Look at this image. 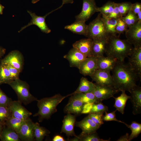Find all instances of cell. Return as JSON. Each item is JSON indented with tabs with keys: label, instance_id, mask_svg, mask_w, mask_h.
<instances>
[{
	"label": "cell",
	"instance_id": "1",
	"mask_svg": "<svg viewBox=\"0 0 141 141\" xmlns=\"http://www.w3.org/2000/svg\"><path fill=\"white\" fill-rule=\"evenodd\" d=\"M112 71L113 86L120 91H125L130 92L137 85L136 82L139 77L127 63L117 60Z\"/></svg>",
	"mask_w": 141,
	"mask_h": 141
},
{
	"label": "cell",
	"instance_id": "2",
	"mask_svg": "<svg viewBox=\"0 0 141 141\" xmlns=\"http://www.w3.org/2000/svg\"><path fill=\"white\" fill-rule=\"evenodd\" d=\"M133 47L126 39H121L117 35H109L105 54L107 56L124 62L132 52Z\"/></svg>",
	"mask_w": 141,
	"mask_h": 141
},
{
	"label": "cell",
	"instance_id": "3",
	"mask_svg": "<svg viewBox=\"0 0 141 141\" xmlns=\"http://www.w3.org/2000/svg\"><path fill=\"white\" fill-rule=\"evenodd\" d=\"M67 96H63L57 94L49 97L43 98L38 100V112L33 115L34 117L38 116L40 122L44 119H48L51 115L56 112V107Z\"/></svg>",
	"mask_w": 141,
	"mask_h": 141
},
{
	"label": "cell",
	"instance_id": "4",
	"mask_svg": "<svg viewBox=\"0 0 141 141\" xmlns=\"http://www.w3.org/2000/svg\"><path fill=\"white\" fill-rule=\"evenodd\" d=\"M8 84L15 92L18 100L24 105L38 101L37 98L30 93L29 85L26 82L19 78L11 81Z\"/></svg>",
	"mask_w": 141,
	"mask_h": 141
},
{
	"label": "cell",
	"instance_id": "5",
	"mask_svg": "<svg viewBox=\"0 0 141 141\" xmlns=\"http://www.w3.org/2000/svg\"><path fill=\"white\" fill-rule=\"evenodd\" d=\"M102 15L99 13L97 17L88 25L86 36L88 38L93 39L107 37L109 35L106 33L104 23Z\"/></svg>",
	"mask_w": 141,
	"mask_h": 141
},
{
	"label": "cell",
	"instance_id": "6",
	"mask_svg": "<svg viewBox=\"0 0 141 141\" xmlns=\"http://www.w3.org/2000/svg\"><path fill=\"white\" fill-rule=\"evenodd\" d=\"M94 89L92 92L99 102L113 97L120 91L113 86L102 85L94 83Z\"/></svg>",
	"mask_w": 141,
	"mask_h": 141
},
{
	"label": "cell",
	"instance_id": "7",
	"mask_svg": "<svg viewBox=\"0 0 141 141\" xmlns=\"http://www.w3.org/2000/svg\"><path fill=\"white\" fill-rule=\"evenodd\" d=\"M126 40L134 48L141 47V22H138L125 32Z\"/></svg>",
	"mask_w": 141,
	"mask_h": 141
},
{
	"label": "cell",
	"instance_id": "8",
	"mask_svg": "<svg viewBox=\"0 0 141 141\" xmlns=\"http://www.w3.org/2000/svg\"><path fill=\"white\" fill-rule=\"evenodd\" d=\"M82 8L79 14L75 16L76 21L86 22L96 12L97 7L95 0H83Z\"/></svg>",
	"mask_w": 141,
	"mask_h": 141
},
{
	"label": "cell",
	"instance_id": "9",
	"mask_svg": "<svg viewBox=\"0 0 141 141\" xmlns=\"http://www.w3.org/2000/svg\"><path fill=\"white\" fill-rule=\"evenodd\" d=\"M34 122L30 118L24 121L17 132L21 141L35 140L34 134Z\"/></svg>",
	"mask_w": 141,
	"mask_h": 141
},
{
	"label": "cell",
	"instance_id": "10",
	"mask_svg": "<svg viewBox=\"0 0 141 141\" xmlns=\"http://www.w3.org/2000/svg\"><path fill=\"white\" fill-rule=\"evenodd\" d=\"M57 9L47 14L44 16H38L34 13H32L29 10L27 11L28 13L30 14L32 17L30 22L27 25L21 28L19 31L20 32L27 27L32 25L37 26L40 29L41 31L43 32L46 33H50L51 31L50 29L48 27L46 24L45 19L46 17L54 11Z\"/></svg>",
	"mask_w": 141,
	"mask_h": 141
},
{
	"label": "cell",
	"instance_id": "11",
	"mask_svg": "<svg viewBox=\"0 0 141 141\" xmlns=\"http://www.w3.org/2000/svg\"><path fill=\"white\" fill-rule=\"evenodd\" d=\"M1 64H9L21 72L23 64V57L19 51H12L2 61Z\"/></svg>",
	"mask_w": 141,
	"mask_h": 141
},
{
	"label": "cell",
	"instance_id": "12",
	"mask_svg": "<svg viewBox=\"0 0 141 141\" xmlns=\"http://www.w3.org/2000/svg\"><path fill=\"white\" fill-rule=\"evenodd\" d=\"M19 100L13 101L9 106L11 112V116L22 120L29 118L32 113L27 110Z\"/></svg>",
	"mask_w": 141,
	"mask_h": 141
},
{
	"label": "cell",
	"instance_id": "13",
	"mask_svg": "<svg viewBox=\"0 0 141 141\" xmlns=\"http://www.w3.org/2000/svg\"><path fill=\"white\" fill-rule=\"evenodd\" d=\"M78 69L80 73L83 75L91 76L97 69V58L92 56L86 57Z\"/></svg>",
	"mask_w": 141,
	"mask_h": 141
},
{
	"label": "cell",
	"instance_id": "14",
	"mask_svg": "<svg viewBox=\"0 0 141 141\" xmlns=\"http://www.w3.org/2000/svg\"><path fill=\"white\" fill-rule=\"evenodd\" d=\"M127 63L140 78L141 75V47L134 48L129 55Z\"/></svg>",
	"mask_w": 141,
	"mask_h": 141
},
{
	"label": "cell",
	"instance_id": "15",
	"mask_svg": "<svg viewBox=\"0 0 141 141\" xmlns=\"http://www.w3.org/2000/svg\"><path fill=\"white\" fill-rule=\"evenodd\" d=\"M90 77L97 84L113 86V78L110 72L97 69Z\"/></svg>",
	"mask_w": 141,
	"mask_h": 141
},
{
	"label": "cell",
	"instance_id": "16",
	"mask_svg": "<svg viewBox=\"0 0 141 141\" xmlns=\"http://www.w3.org/2000/svg\"><path fill=\"white\" fill-rule=\"evenodd\" d=\"M109 36L106 37L92 39V56L98 58L104 56L105 53Z\"/></svg>",
	"mask_w": 141,
	"mask_h": 141
},
{
	"label": "cell",
	"instance_id": "17",
	"mask_svg": "<svg viewBox=\"0 0 141 141\" xmlns=\"http://www.w3.org/2000/svg\"><path fill=\"white\" fill-rule=\"evenodd\" d=\"M63 57L68 61L70 67L78 68L81 63L87 57L77 49L73 47L63 56Z\"/></svg>",
	"mask_w": 141,
	"mask_h": 141
},
{
	"label": "cell",
	"instance_id": "18",
	"mask_svg": "<svg viewBox=\"0 0 141 141\" xmlns=\"http://www.w3.org/2000/svg\"><path fill=\"white\" fill-rule=\"evenodd\" d=\"M71 96L68 103L64 108V112L67 114H74L75 116L80 115L82 114L85 104L73 95Z\"/></svg>",
	"mask_w": 141,
	"mask_h": 141
},
{
	"label": "cell",
	"instance_id": "19",
	"mask_svg": "<svg viewBox=\"0 0 141 141\" xmlns=\"http://www.w3.org/2000/svg\"><path fill=\"white\" fill-rule=\"evenodd\" d=\"M130 99L133 108V113L134 115L141 113V87L137 85L130 90Z\"/></svg>",
	"mask_w": 141,
	"mask_h": 141
},
{
	"label": "cell",
	"instance_id": "20",
	"mask_svg": "<svg viewBox=\"0 0 141 141\" xmlns=\"http://www.w3.org/2000/svg\"><path fill=\"white\" fill-rule=\"evenodd\" d=\"M76 121V116L71 114H67L64 117L61 133H65L68 137L77 136L74 131Z\"/></svg>",
	"mask_w": 141,
	"mask_h": 141
},
{
	"label": "cell",
	"instance_id": "21",
	"mask_svg": "<svg viewBox=\"0 0 141 141\" xmlns=\"http://www.w3.org/2000/svg\"><path fill=\"white\" fill-rule=\"evenodd\" d=\"M75 124L81 129V133L84 134L95 132L100 126L94 123L88 115L81 121L76 122Z\"/></svg>",
	"mask_w": 141,
	"mask_h": 141
},
{
	"label": "cell",
	"instance_id": "22",
	"mask_svg": "<svg viewBox=\"0 0 141 141\" xmlns=\"http://www.w3.org/2000/svg\"><path fill=\"white\" fill-rule=\"evenodd\" d=\"M93 43L92 39L88 38L80 39L75 42L73 46L86 57L92 56V53Z\"/></svg>",
	"mask_w": 141,
	"mask_h": 141
},
{
	"label": "cell",
	"instance_id": "23",
	"mask_svg": "<svg viewBox=\"0 0 141 141\" xmlns=\"http://www.w3.org/2000/svg\"><path fill=\"white\" fill-rule=\"evenodd\" d=\"M117 61L115 58L104 56L97 58V69L110 72L115 66Z\"/></svg>",
	"mask_w": 141,
	"mask_h": 141
},
{
	"label": "cell",
	"instance_id": "24",
	"mask_svg": "<svg viewBox=\"0 0 141 141\" xmlns=\"http://www.w3.org/2000/svg\"><path fill=\"white\" fill-rule=\"evenodd\" d=\"M85 22L75 21L72 24L67 25L64 28L71 31L74 33L86 36L88 25H86Z\"/></svg>",
	"mask_w": 141,
	"mask_h": 141
},
{
	"label": "cell",
	"instance_id": "25",
	"mask_svg": "<svg viewBox=\"0 0 141 141\" xmlns=\"http://www.w3.org/2000/svg\"><path fill=\"white\" fill-rule=\"evenodd\" d=\"M95 87L94 83L89 81L87 78L82 77L80 79L79 85L76 90L73 92L66 96L67 97L79 93L92 92Z\"/></svg>",
	"mask_w": 141,
	"mask_h": 141
},
{
	"label": "cell",
	"instance_id": "26",
	"mask_svg": "<svg viewBox=\"0 0 141 141\" xmlns=\"http://www.w3.org/2000/svg\"><path fill=\"white\" fill-rule=\"evenodd\" d=\"M2 141H20L17 133L14 130L7 127H4L0 136Z\"/></svg>",
	"mask_w": 141,
	"mask_h": 141
},
{
	"label": "cell",
	"instance_id": "27",
	"mask_svg": "<svg viewBox=\"0 0 141 141\" xmlns=\"http://www.w3.org/2000/svg\"><path fill=\"white\" fill-rule=\"evenodd\" d=\"M120 95L117 97H113L115 99L114 107L116 108V110L118 111L122 114L124 113V110L127 101L130 99V96L127 95L125 93V91H122Z\"/></svg>",
	"mask_w": 141,
	"mask_h": 141
},
{
	"label": "cell",
	"instance_id": "28",
	"mask_svg": "<svg viewBox=\"0 0 141 141\" xmlns=\"http://www.w3.org/2000/svg\"><path fill=\"white\" fill-rule=\"evenodd\" d=\"M100 138L96 132L90 134H84L81 133L72 139H68L67 140L71 141H108Z\"/></svg>",
	"mask_w": 141,
	"mask_h": 141
},
{
	"label": "cell",
	"instance_id": "29",
	"mask_svg": "<svg viewBox=\"0 0 141 141\" xmlns=\"http://www.w3.org/2000/svg\"><path fill=\"white\" fill-rule=\"evenodd\" d=\"M33 127L35 140L36 141H42L45 136L50 133L45 128L40 126L37 122L34 123Z\"/></svg>",
	"mask_w": 141,
	"mask_h": 141
},
{
	"label": "cell",
	"instance_id": "30",
	"mask_svg": "<svg viewBox=\"0 0 141 141\" xmlns=\"http://www.w3.org/2000/svg\"><path fill=\"white\" fill-rule=\"evenodd\" d=\"M72 95H73L76 98L80 100L84 104L96 103L99 102L92 92L79 93Z\"/></svg>",
	"mask_w": 141,
	"mask_h": 141
},
{
	"label": "cell",
	"instance_id": "31",
	"mask_svg": "<svg viewBox=\"0 0 141 141\" xmlns=\"http://www.w3.org/2000/svg\"><path fill=\"white\" fill-rule=\"evenodd\" d=\"M102 17L105 24L106 33L109 35H117L115 28L118 19Z\"/></svg>",
	"mask_w": 141,
	"mask_h": 141
},
{
	"label": "cell",
	"instance_id": "32",
	"mask_svg": "<svg viewBox=\"0 0 141 141\" xmlns=\"http://www.w3.org/2000/svg\"><path fill=\"white\" fill-rule=\"evenodd\" d=\"M115 5L114 2L108 1L101 7H97V12H99L102 17L107 18L113 10Z\"/></svg>",
	"mask_w": 141,
	"mask_h": 141
},
{
	"label": "cell",
	"instance_id": "33",
	"mask_svg": "<svg viewBox=\"0 0 141 141\" xmlns=\"http://www.w3.org/2000/svg\"><path fill=\"white\" fill-rule=\"evenodd\" d=\"M25 120L19 119L11 116L7 120L4 125L12 129L17 133Z\"/></svg>",
	"mask_w": 141,
	"mask_h": 141
},
{
	"label": "cell",
	"instance_id": "34",
	"mask_svg": "<svg viewBox=\"0 0 141 141\" xmlns=\"http://www.w3.org/2000/svg\"><path fill=\"white\" fill-rule=\"evenodd\" d=\"M12 81L8 69L5 64H1L0 65V84H8Z\"/></svg>",
	"mask_w": 141,
	"mask_h": 141
},
{
	"label": "cell",
	"instance_id": "35",
	"mask_svg": "<svg viewBox=\"0 0 141 141\" xmlns=\"http://www.w3.org/2000/svg\"><path fill=\"white\" fill-rule=\"evenodd\" d=\"M128 128L130 129L131 133L129 135V140L130 141L137 137L141 132V124L134 121H133L129 125L126 123L125 124Z\"/></svg>",
	"mask_w": 141,
	"mask_h": 141
},
{
	"label": "cell",
	"instance_id": "36",
	"mask_svg": "<svg viewBox=\"0 0 141 141\" xmlns=\"http://www.w3.org/2000/svg\"><path fill=\"white\" fill-rule=\"evenodd\" d=\"M125 23L128 28L135 24L138 21L137 15L131 10L127 14L121 18Z\"/></svg>",
	"mask_w": 141,
	"mask_h": 141
},
{
	"label": "cell",
	"instance_id": "37",
	"mask_svg": "<svg viewBox=\"0 0 141 141\" xmlns=\"http://www.w3.org/2000/svg\"><path fill=\"white\" fill-rule=\"evenodd\" d=\"M11 116L9 107L0 106V123L4 125L5 122Z\"/></svg>",
	"mask_w": 141,
	"mask_h": 141
},
{
	"label": "cell",
	"instance_id": "38",
	"mask_svg": "<svg viewBox=\"0 0 141 141\" xmlns=\"http://www.w3.org/2000/svg\"><path fill=\"white\" fill-rule=\"evenodd\" d=\"M132 4L130 2L117 3L119 10L122 17L126 15L131 10Z\"/></svg>",
	"mask_w": 141,
	"mask_h": 141
},
{
	"label": "cell",
	"instance_id": "39",
	"mask_svg": "<svg viewBox=\"0 0 141 141\" xmlns=\"http://www.w3.org/2000/svg\"><path fill=\"white\" fill-rule=\"evenodd\" d=\"M108 110L107 106L104 105L102 102L93 103L92 105L89 114L103 113L107 112Z\"/></svg>",
	"mask_w": 141,
	"mask_h": 141
},
{
	"label": "cell",
	"instance_id": "40",
	"mask_svg": "<svg viewBox=\"0 0 141 141\" xmlns=\"http://www.w3.org/2000/svg\"><path fill=\"white\" fill-rule=\"evenodd\" d=\"M103 113H90L88 116L94 123L101 126L104 123L102 120Z\"/></svg>",
	"mask_w": 141,
	"mask_h": 141
},
{
	"label": "cell",
	"instance_id": "41",
	"mask_svg": "<svg viewBox=\"0 0 141 141\" xmlns=\"http://www.w3.org/2000/svg\"><path fill=\"white\" fill-rule=\"evenodd\" d=\"M128 28L126 24L121 18L118 19L115 28V30L117 34L120 35L125 32Z\"/></svg>",
	"mask_w": 141,
	"mask_h": 141
},
{
	"label": "cell",
	"instance_id": "42",
	"mask_svg": "<svg viewBox=\"0 0 141 141\" xmlns=\"http://www.w3.org/2000/svg\"><path fill=\"white\" fill-rule=\"evenodd\" d=\"M13 100L8 97L0 88V106L9 107Z\"/></svg>",
	"mask_w": 141,
	"mask_h": 141
},
{
	"label": "cell",
	"instance_id": "43",
	"mask_svg": "<svg viewBox=\"0 0 141 141\" xmlns=\"http://www.w3.org/2000/svg\"><path fill=\"white\" fill-rule=\"evenodd\" d=\"M116 110L112 112L107 113L105 112V114L103 115L102 120L103 121H115L119 122H121L125 124V123L121 121L118 120L116 117L115 112Z\"/></svg>",
	"mask_w": 141,
	"mask_h": 141
},
{
	"label": "cell",
	"instance_id": "44",
	"mask_svg": "<svg viewBox=\"0 0 141 141\" xmlns=\"http://www.w3.org/2000/svg\"><path fill=\"white\" fill-rule=\"evenodd\" d=\"M5 65L9 70L12 80L19 78V76L20 72L18 70L9 64Z\"/></svg>",
	"mask_w": 141,
	"mask_h": 141
},
{
	"label": "cell",
	"instance_id": "45",
	"mask_svg": "<svg viewBox=\"0 0 141 141\" xmlns=\"http://www.w3.org/2000/svg\"><path fill=\"white\" fill-rule=\"evenodd\" d=\"M122 17L119 10L117 3H115V5L113 10L107 18L118 19L121 18Z\"/></svg>",
	"mask_w": 141,
	"mask_h": 141
},
{
	"label": "cell",
	"instance_id": "46",
	"mask_svg": "<svg viewBox=\"0 0 141 141\" xmlns=\"http://www.w3.org/2000/svg\"><path fill=\"white\" fill-rule=\"evenodd\" d=\"M131 10L135 14L137 15V14L141 11V3L136 2L132 4Z\"/></svg>",
	"mask_w": 141,
	"mask_h": 141
},
{
	"label": "cell",
	"instance_id": "47",
	"mask_svg": "<svg viewBox=\"0 0 141 141\" xmlns=\"http://www.w3.org/2000/svg\"><path fill=\"white\" fill-rule=\"evenodd\" d=\"M117 141H129V135L128 133H126L125 135L121 136Z\"/></svg>",
	"mask_w": 141,
	"mask_h": 141
},
{
	"label": "cell",
	"instance_id": "48",
	"mask_svg": "<svg viewBox=\"0 0 141 141\" xmlns=\"http://www.w3.org/2000/svg\"><path fill=\"white\" fill-rule=\"evenodd\" d=\"M53 141H64V138L60 136L57 135L55 136L52 139Z\"/></svg>",
	"mask_w": 141,
	"mask_h": 141
},
{
	"label": "cell",
	"instance_id": "49",
	"mask_svg": "<svg viewBox=\"0 0 141 141\" xmlns=\"http://www.w3.org/2000/svg\"><path fill=\"white\" fill-rule=\"evenodd\" d=\"M62 4L60 7V8L62 7L64 4L69 3L72 4L74 2V0H62Z\"/></svg>",
	"mask_w": 141,
	"mask_h": 141
},
{
	"label": "cell",
	"instance_id": "50",
	"mask_svg": "<svg viewBox=\"0 0 141 141\" xmlns=\"http://www.w3.org/2000/svg\"><path fill=\"white\" fill-rule=\"evenodd\" d=\"M138 22H141V11H140L137 14Z\"/></svg>",
	"mask_w": 141,
	"mask_h": 141
},
{
	"label": "cell",
	"instance_id": "51",
	"mask_svg": "<svg viewBox=\"0 0 141 141\" xmlns=\"http://www.w3.org/2000/svg\"><path fill=\"white\" fill-rule=\"evenodd\" d=\"M5 49L0 47V57L5 52Z\"/></svg>",
	"mask_w": 141,
	"mask_h": 141
},
{
	"label": "cell",
	"instance_id": "52",
	"mask_svg": "<svg viewBox=\"0 0 141 141\" xmlns=\"http://www.w3.org/2000/svg\"><path fill=\"white\" fill-rule=\"evenodd\" d=\"M4 7L0 4V14H3V11Z\"/></svg>",
	"mask_w": 141,
	"mask_h": 141
},
{
	"label": "cell",
	"instance_id": "53",
	"mask_svg": "<svg viewBox=\"0 0 141 141\" xmlns=\"http://www.w3.org/2000/svg\"><path fill=\"white\" fill-rule=\"evenodd\" d=\"M4 125L0 123V136L1 134L2 130L4 127Z\"/></svg>",
	"mask_w": 141,
	"mask_h": 141
},
{
	"label": "cell",
	"instance_id": "54",
	"mask_svg": "<svg viewBox=\"0 0 141 141\" xmlns=\"http://www.w3.org/2000/svg\"><path fill=\"white\" fill-rule=\"evenodd\" d=\"M32 3H35L39 1L40 0H31Z\"/></svg>",
	"mask_w": 141,
	"mask_h": 141
}]
</instances>
